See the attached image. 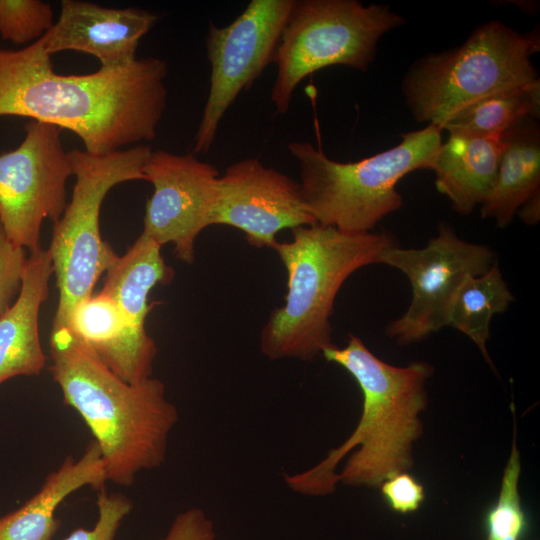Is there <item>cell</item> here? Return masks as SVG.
Segmentation results:
<instances>
[{
    "label": "cell",
    "mask_w": 540,
    "mask_h": 540,
    "mask_svg": "<svg viewBox=\"0 0 540 540\" xmlns=\"http://www.w3.org/2000/svg\"><path fill=\"white\" fill-rule=\"evenodd\" d=\"M167 74L166 61L156 57L117 70L58 74L40 38L19 50L0 49V117L67 129L86 152L107 154L156 137L167 106Z\"/></svg>",
    "instance_id": "1"
},
{
    "label": "cell",
    "mask_w": 540,
    "mask_h": 540,
    "mask_svg": "<svg viewBox=\"0 0 540 540\" xmlns=\"http://www.w3.org/2000/svg\"><path fill=\"white\" fill-rule=\"evenodd\" d=\"M322 356L355 379L363 395L362 415L342 445L311 469L285 476L287 485L304 495L323 496L339 481L375 487L407 470L412 442L421 433L418 414L426 406L424 386L432 367L424 362L390 365L352 334L345 347L332 344Z\"/></svg>",
    "instance_id": "2"
},
{
    "label": "cell",
    "mask_w": 540,
    "mask_h": 540,
    "mask_svg": "<svg viewBox=\"0 0 540 540\" xmlns=\"http://www.w3.org/2000/svg\"><path fill=\"white\" fill-rule=\"evenodd\" d=\"M50 372L64 404L86 423L105 465L107 481L131 486L143 470L166 458L178 421L164 383L148 378L131 384L112 372L69 329H52Z\"/></svg>",
    "instance_id": "3"
},
{
    "label": "cell",
    "mask_w": 540,
    "mask_h": 540,
    "mask_svg": "<svg viewBox=\"0 0 540 540\" xmlns=\"http://www.w3.org/2000/svg\"><path fill=\"white\" fill-rule=\"evenodd\" d=\"M292 235L273 248L287 271V293L262 328L260 350L270 360L311 361L332 345L330 317L345 280L379 263L397 243L387 231L351 233L317 223L294 228Z\"/></svg>",
    "instance_id": "4"
},
{
    "label": "cell",
    "mask_w": 540,
    "mask_h": 540,
    "mask_svg": "<svg viewBox=\"0 0 540 540\" xmlns=\"http://www.w3.org/2000/svg\"><path fill=\"white\" fill-rule=\"evenodd\" d=\"M441 132L437 125L428 124L402 134L396 146L356 162L332 160L309 142L290 143L308 212L323 226L370 232L402 207L397 182L415 170L429 169L442 144Z\"/></svg>",
    "instance_id": "5"
},
{
    "label": "cell",
    "mask_w": 540,
    "mask_h": 540,
    "mask_svg": "<svg viewBox=\"0 0 540 540\" xmlns=\"http://www.w3.org/2000/svg\"><path fill=\"white\" fill-rule=\"evenodd\" d=\"M539 48L535 31L486 22L460 46L413 63L402 84L406 104L417 121L439 127L479 100L540 80L531 60Z\"/></svg>",
    "instance_id": "6"
},
{
    "label": "cell",
    "mask_w": 540,
    "mask_h": 540,
    "mask_svg": "<svg viewBox=\"0 0 540 540\" xmlns=\"http://www.w3.org/2000/svg\"><path fill=\"white\" fill-rule=\"evenodd\" d=\"M152 152L145 144L102 155L69 151L76 180L70 202L54 223L48 248L59 292L52 329H69L75 306L92 295L117 256L100 233L103 200L119 183L146 181L144 169Z\"/></svg>",
    "instance_id": "7"
},
{
    "label": "cell",
    "mask_w": 540,
    "mask_h": 540,
    "mask_svg": "<svg viewBox=\"0 0 540 540\" xmlns=\"http://www.w3.org/2000/svg\"><path fill=\"white\" fill-rule=\"evenodd\" d=\"M406 20L385 4L357 0H294L275 61L270 101L288 111L294 91L307 76L342 65L366 72L379 40Z\"/></svg>",
    "instance_id": "8"
},
{
    "label": "cell",
    "mask_w": 540,
    "mask_h": 540,
    "mask_svg": "<svg viewBox=\"0 0 540 540\" xmlns=\"http://www.w3.org/2000/svg\"><path fill=\"white\" fill-rule=\"evenodd\" d=\"M71 175L60 128L34 120L26 124L22 142L0 154V223L11 242L30 253L42 248L43 221L55 223L62 216Z\"/></svg>",
    "instance_id": "9"
},
{
    "label": "cell",
    "mask_w": 540,
    "mask_h": 540,
    "mask_svg": "<svg viewBox=\"0 0 540 540\" xmlns=\"http://www.w3.org/2000/svg\"><path fill=\"white\" fill-rule=\"evenodd\" d=\"M294 0H251L229 25L209 24L206 36L210 86L193 145L207 153L226 111L274 63L281 34Z\"/></svg>",
    "instance_id": "10"
},
{
    "label": "cell",
    "mask_w": 540,
    "mask_h": 540,
    "mask_svg": "<svg viewBox=\"0 0 540 540\" xmlns=\"http://www.w3.org/2000/svg\"><path fill=\"white\" fill-rule=\"evenodd\" d=\"M495 262L490 247L459 238L445 223L424 248L387 249L379 263L403 272L413 295L407 311L386 326V334L406 345L439 331L446 326L448 304L462 280L485 273Z\"/></svg>",
    "instance_id": "11"
},
{
    "label": "cell",
    "mask_w": 540,
    "mask_h": 540,
    "mask_svg": "<svg viewBox=\"0 0 540 540\" xmlns=\"http://www.w3.org/2000/svg\"><path fill=\"white\" fill-rule=\"evenodd\" d=\"M144 173L154 190L146 203L141 234L160 246L172 243L176 257L192 264L195 240L211 226L217 168L193 153L153 150Z\"/></svg>",
    "instance_id": "12"
},
{
    "label": "cell",
    "mask_w": 540,
    "mask_h": 540,
    "mask_svg": "<svg viewBox=\"0 0 540 540\" xmlns=\"http://www.w3.org/2000/svg\"><path fill=\"white\" fill-rule=\"evenodd\" d=\"M210 223L241 230L254 247L274 248L280 231L316 221L305 206L299 181L246 158L219 176Z\"/></svg>",
    "instance_id": "13"
},
{
    "label": "cell",
    "mask_w": 540,
    "mask_h": 540,
    "mask_svg": "<svg viewBox=\"0 0 540 540\" xmlns=\"http://www.w3.org/2000/svg\"><path fill=\"white\" fill-rule=\"evenodd\" d=\"M158 16L139 8H106L80 0H62L58 19L41 38L49 55L76 51L94 56L103 70L132 64L141 38Z\"/></svg>",
    "instance_id": "14"
},
{
    "label": "cell",
    "mask_w": 540,
    "mask_h": 540,
    "mask_svg": "<svg viewBox=\"0 0 540 540\" xmlns=\"http://www.w3.org/2000/svg\"><path fill=\"white\" fill-rule=\"evenodd\" d=\"M69 330L124 381L137 384L151 377L154 340L137 336L109 295L101 291L77 304Z\"/></svg>",
    "instance_id": "15"
},
{
    "label": "cell",
    "mask_w": 540,
    "mask_h": 540,
    "mask_svg": "<svg viewBox=\"0 0 540 540\" xmlns=\"http://www.w3.org/2000/svg\"><path fill=\"white\" fill-rule=\"evenodd\" d=\"M54 274L48 249L27 258L20 292L0 317V384L17 376L39 375L46 364L39 336V312Z\"/></svg>",
    "instance_id": "16"
},
{
    "label": "cell",
    "mask_w": 540,
    "mask_h": 540,
    "mask_svg": "<svg viewBox=\"0 0 540 540\" xmlns=\"http://www.w3.org/2000/svg\"><path fill=\"white\" fill-rule=\"evenodd\" d=\"M107 475L101 451L92 440L81 457L65 458L38 490L18 509L0 517V540H52L60 521L58 506L73 492L89 486L101 490Z\"/></svg>",
    "instance_id": "17"
},
{
    "label": "cell",
    "mask_w": 540,
    "mask_h": 540,
    "mask_svg": "<svg viewBox=\"0 0 540 540\" xmlns=\"http://www.w3.org/2000/svg\"><path fill=\"white\" fill-rule=\"evenodd\" d=\"M539 118H526L500 137V161L493 185L481 204V217L506 228L518 210L540 194Z\"/></svg>",
    "instance_id": "18"
},
{
    "label": "cell",
    "mask_w": 540,
    "mask_h": 540,
    "mask_svg": "<svg viewBox=\"0 0 540 540\" xmlns=\"http://www.w3.org/2000/svg\"><path fill=\"white\" fill-rule=\"evenodd\" d=\"M499 137L450 134L439 146L429 169L435 173V186L452 208L468 215L488 195L500 161Z\"/></svg>",
    "instance_id": "19"
},
{
    "label": "cell",
    "mask_w": 540,
    "mask_h": 540,
    "mask_svg": "<svg viewBox=\"0 0 540 540\" xmlns=\"http://www.w3.org/2000/svg\"><path fill=\"white\" fill-rule=\"evenodd\" d=\"M514 301L496 261L481 275L466 276L453 293L446 311V326L467 335L492 365L486 343L495 314L505 312Z\"/></svg>",
    "instance_id": "20"
},
{
    "label": "cell",
    "mask_w": 540,
    "mask_h": 540,
    "mask_svg": "<svg viewBox=\"0 0 540 540\" xmlns=\"http://www.w3.org/2000/svg\"><path fill=\"white\" fill-rule=\"evenodd\" d=\"M539 116L540 80L479 100L450 116L439 128L450 134L498 138L518 122Z\"/></svg>",
    "instance_id": "21"
},
{
    "label": "cell",
    "mask_w": 540,
    "mask_h": 540,
    "mask_svg": "<svg viewBox=\"0 0 540 540\" xmlns=\"http://www.w3.org/2000/svg\"><path fill=\"white\" fill-rule=\"evenodd\" d=\"M53 10L40 0H0V35L16 45L35 42L53 26Z\"/></svg>",
    "instance_id": "22"
},
{
    "label": "cell",
    "mask_w": 540,
    "mask_h": 540,
    "mask_svg": "<svg viewBox=\"0 0 540 540\" xmlns=\"http://www.w3.org/2000/svg\"><path fill=\"white\" fill-rule=\"evenodd\" d=\"M98 519L92 529L78 528L64 540H114L124 518L131 512L133 503L121 493H107L105 489L97 495Z\"/></svg>",
    "instance_id": "23"
},
{
    "label": "cell",
    "mask_w": 540,
    "mask_h": 540,
    "mask_svg": "<svg viewBox=\"0 0 540 540\" xmlns=\"http://www.w3.org/2000/svg\"><path fill=\"white\" fill-rule=\"evenodd\" d=\"M27 258L26 250L9 240L0 223V317L20 292Z\"/></svg>",
    "instance_id": "24"
},
{
    "label": "cell",
    "mask_w": 540,
    "mask_h": 540,
    "mask_svg": "<svg viewBox=\"0 0 540 540\" xmlns=\"http://www.w3.org/2000/svg\"><path fill=\"white\" fill-rule=\"evenodd\" d=\"M383 497L395 512L416 511L425 498L423 486L408 473H397L381 486Z\"/></svg>",
    "instance_id": "25"
},
{
    "label": "cell",
    "mask_w": 540,
    "mask_h": 540,
    "mask_svg": "<svg viewBox=\"0 0 540 540\" xmlns=\"http://www.w3.org/2000/svg\"><path fill=\"white\" fill-rule=\"evenodd\" d=\"M213 522L198 508L179 513L162 540H214Z\"/></svg>",
    "instance_id": "26"
},
{
    "label": "cell",
    "mask_w": 540,
    "mask_h": 540,
    "mask_svg": "<svg viewBox=\"0 0 540 540\" xmlns=\"http://www.w3.org/2000/svg\"><path fill=\"white\" fill-rule=\"evenodd\" d=\"M516 215L527 224H536L540 219V194L526 202Z\"/></svg>",
    "instance_id": "27"
}]
</instances>
